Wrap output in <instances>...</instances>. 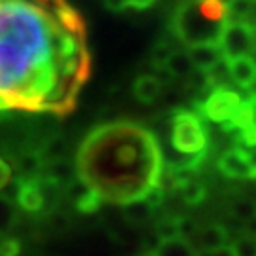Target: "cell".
Returning <instances> with one entry per match:
<instances>
[{"mask_svg": "<svg viewBox=\"0 0 256 256\" xmlns=\"http://www.w3.org/2000/svg\"><path fill=\"white\" fill-rule=\"evenodd\" d=\"M218 169L228 178H254V169L241 148H230L218 160Z\"/></svg>", "mask_w": 256, "mask_h": 256, "instance_id": "7", "label": "cell"}, {"mask_svg": "<svg viewBox=\"0 0 256 256\" xmlns=\"http://www.w3.org/2000/svg\"><path fill=\"white\" fill-rule=\"evenodd\" d=\"M19 205L23 209L30 210V212H36V210L44 209L46 205V196L42 190V184L40 178L32 176V178H25L23 182L19 184Z\"/></svg>", "mask_w": 256, "mask_h": 256, "instance_id": "10", "label": "cell"}, {"mask_svg": "<svg viewBox=\"0 0 256 256\" xmlns=\"http://www.w3.org/2000/svg\"><path fill=\"white\" fill-rule=\"evenodd\" d=\"M10 182V167L8 164L0 158V190Z\"/></svg>", "mask_w": 256, "mask_h": 256, "instance_id": "23", "label": "cell"}, {"mask_svg": "<svg viewBox=\"0 0 256 256\" xmlns=\"http://www.w3.org/2000/svg\"><path fill=\"white\" fill-rule=\"evenodd\" d=\"M92 72L88 28L66 0H0V112H72Z\"/></svg>", "mask_w": 256, "mask_h": 256, "instance_id": "1", "label": "cell"}, {"mask_svg": "<svg viewBox=\"0 0 256 256\" xmlns=\"http://www.w3.org/2000/svg\"><path fill=\"white\" fill-rule=\"evenodd\" d=\"M243 102V97L234 92L228 86H218L207 92L202 102H198V110L203 120H209L212 124H226L236 116Z\"/></svg>", "mask_w": 256, "mask_h": 256, "instance_id": "5", "label": "cell"}, {"mask_svg": "<svg viewBox=\"0 0 256 256\" xmlns=\"http://www.w3.org/2000/svg\"><path fill=\"white\" fill-rule=\"evenodd\" d=\"M228 21V0H182L174 10L171 30L186 46L216 44Z\"/></svg>", "mask_w": 256, "mask_h": 256, "instance_id": "3", "label": "cell"}, {"mask_svg": "<svg viewBox=\"0 0 256 256\" xmlns=\"http://www.w3.org/2000/svg\"><path fill=\"white\" fill-rule=\"evenodd\" d=\"M156 209L150 203L142 198V200H135L124 205V218L128 220L129 224H144L154 216Z\"/></svg>", "mask_w": 256, "mask_h": 256, "instance_id": "15", "label": "cell"}, {"mask_svg": "<svg viewBox=\"0 0 256 256\" xmlns=\"http://www.w3.org/2000/svg\"><path fill=\"white\" fill-rule=\"evenodd\" d=\"M176 192L180 194V198H182V202L186 205H202L205 202V198H207V188H205V184H202L200 180H196V178H188V180H184L178 188H176Z\"/></svg>", "mask_w": 256, "mask_h": 256, "instance_id": "16", "label": "cell"}, {"mask_svg": "<svg viewBox=\"0 0 256 256\" xmlns=\"http://www.w3.org/2000/svg\"><path fill=\"white\" fill-rule=\"evenodd\" d=\"M171 146L180 154H202L209 148V131L202 114L178 110L171 120Z\"/></svg>", "mask_w": 256, "mask_h": 256, "instance_id": "4", "label": "cell"}, {"mask_svg": "<svg viewBox=\"0 0 256 256\" xmlns=\"http://www.w3.org/2000/svg\"><path fill=\"white\" fill-rule=\"evenodd\" d=\"M14 220V207L8 202L0 200V230H8Z\"/></svg>", "mask_w": 256, "mask_h": 256, "instance_id": "21", "label": "cell"}, {"mask_svg": "<svg viewBox=\"0 0 256 256\" xmlns=\"http://www.w3.org/2000/svg\"><path fill=\"white\" fill-rule=\"evenodd\" d=\"M156 256H198V250L184 238L162 239L154 248Z\"/></svg>", "mask_w": 256, "mask_h": 256, "instance_id": "13", "label": "cell"}, {"mask_svg": "<svg viewBox=\"0 0 256 256\" xmlns=\"http://www.w3.org/2000/svg\"><path fill=\"white\" fill-rule=\"evenodd\" d=\"M209 256H234V252L230 250V247H224V248H220V250H216V252H212V254Z\"/></svg>", "mask_w": 256, "mask_h": 256, "instance_id": "25", "label": "cell"}, {"mask_svg": "<svg viewBox=\"0 0 256 256\" xmlns=\"http://www.w3.org/2000/svg\"><path fill=\"white\" fill-rule=\"evenodd\" d=\"M198 224L192 218H186V216H178V236L184 239H194L198 234Z\"/></svg>", "mask_w": 256, "mask_h": 256, "instance_id": "20", "label": "cell"}, {"mask_svg": "<svg viewBox=\"0 0 256 256\" xmlns=\"http://www.w3.org/2000/svg\"><path fill=\"white\" fill-rule=\"evenodd\" d=\"M190 59H192L194 68L198 70H210L216 63L224 59L222 50H220L218 42L216 44H198V46H190Z\"/></svg>", "mask_w": 256, "mask_h": 256, "instance_id": "11", "label": "cell"}, {"mask_svg": "<svg viewBox=\"0 0 256 256\" xmlns=\"http://www.w3.org/2000/svg\"><path fill=\"white\" fill-rule=\"evenodd\" d=\"M164 66L169 70V74L173 78H188L190 72L194 70L190 55L186 52H174V50L167 55V59L164 61Z\"/></svg>", "mask_w": 256, "mask_h": 256, "instance_id": "14", "label": "cell"}, {"mask_svg": "<svg viewBox=\"0 0 256 256\" xmlns=\"http://www.w3.org/2000/svg\"><path fill=\"white\" fill-rule=\"evenodd\" d=\"M162 92H164V84L158 80L156 74H140L133 84L135 99L144 104H152L158 101Z\"/></svg>", "mask_w": 256, "mask_h": 256, "instance_id": "12", "label": "cell"}, {"mask_svg": "<svg viewBox=\"0 0 256 256\" xmlns=\"http://www.w3.org/2000/svg\"><path fill=\"white\" fill-rule=\"evenodd\" d=\"M250 97H252V101L256 102V90H254V92H252V93H250Z\"/></svg>", "mask_w": 256, "mask_h": 256, "instance_id": "28", "label": "cell"}, {"mask_svg": "<svg viewBox=\"0 0 256 256\" xmlns=\"http://www.w3.org/2000/svg\"><path fill=\"white\" fill-rule=\"evenodd\" d=\"M154 236L160 241L162 239H171V238H180L178 236V216H164L156 222L154 226Z\"/></svg>", "mask_w": 256, "mask_h": 256, "instance_id": "17", "label": "cell"}, {"mask_svg": "<svg viewBox=\"0 0 256 256\" xmlns=\"http://www.w3.org/2000/svg\"><path fill=\"white\" fill-rule=\"evenodd\" d=\"M104 6L112 12H122L128 8V0H104Z\"/></svg>", "mask_w": 256, "mask_h": 256, "instance_id": "24", "label": "cell"}, {"mask_svg": "<svg viewBox=\"0 0 256 256\" xmlns=\"http://www.w3.org/2000/svg\"><path fill=\"white\" fill-rule=\"evenodd\" d=\"M230 212L241 222H248L250 218L256 216V203L252 200H247V198H239V200L232 203Z\"/></svg>", "mask_w": 256, "mask_h": 256, "instance_id": "19", "label": "cell"}, {"mask_svg": "<svg viewBox=\"0 0 256 256\" xmlns=\"http://www.w3.org/2000/svg\"><path fill=\"white\" fill-rule=\"evenodd\" d=\"M218 46L226 59L250 55L256 46V27L245 19H228L220 32Z\"/></svg>", "mask_w": 256, "mask_h": 256, "instance_id": "6", "label": "cell"}, {"mask_svg": "<svg viewBox=\"0 0 256 256\" xmlns=\"http://www.w3.org/2000/svg\"><path fill=\"white\" fill-rule=\"evenodd\" d=\"M238 148H241L245 156L248 158V162L252 165V169H254V174H256V142H250V144H236Z\"/></svg>", "mask_w": 256, "mask_h": 256, "instance_id": "22", "label": "cell"}, {"mask_svg": "<svg viewBox=\"0 0 256 256\" xmlns=\"http://www.w3.org/2000/svg\"><path fill=\"white\" fill-rule=\"evenodd\" d=\"M137 256H156V252L154 250H144V252H140V254H137Z\"/></svg>", "mask_w": 256, "mask_h": 256, "instance_id": "26", "label": "cell"}, {"mask_svg": "<svg viewBox=\"0 0 256 256\" xmlns=\"http://www.w3.org/2000/svg\"><path fill=\"white\" fill-rule=\"evenodd\" d=\"M228 61V70L232 82L239 86L241 90H252L256 86V63L252 61L250 55H241Z\"/></svg>", "mask_w": 256, "mask_h": 256, "instance_id": "8", "label": "cell"}, {"mask_svg": "<svg viewBox=\"0 0 256 256\" xmlns=\"http://www.w3.org/2000/svg\"><path fill=\"white\" fill-rule=\"evenodd\" d=\"M196 243H198V248L203 254H212L220 248L228 247L230 245V234L226 226L222 224H210L207 228L198 230L196 234Z\"/></svg>", "mask_w": 256, "mask_h": 256, "instance_id": "9", "label": "cell"}, {"mask_svg": "<svg viewBox=\"0 0 256 256\" xmlns=\"http://www.w3.org/2000/svg\"><path fill=\"white\" fill-rule=\"evenodd\" d=\"M234 256H256V236L245 234L228 245Z\"/></svg>", "mask_w": 256, "mask_h": 256, "instance_id": "18", "label": "cell"}, {"mask_svg": "<svg viewBox=\"0 0 256 256\" xmlns=\"http://www.w3.org/2000/svg\"><path fill=\"white\" fill-rule=\"evenodd\" d=\"M250 57H252V61H254V63H256V46H254V50L250 52Z\"/></svg>", "mask_w": 256, "mask_h": 256, "instance_id": "27", "label": "cell"}, {"mask_svg": "<svg viewBox=\"0 0 256 256\" xmlns=\"http://www.w3.org/2000/svg\"><path fill=\"white\" fill-rule=\"evenodd\" d=\"M164 152L150 129L135 122L95 128L76 154V176L102 202L126 205L142 200L164 174Z\"/></svg>", "mask_w": 256, "mask_h": 256, "instance_id": "2", "label": "cell"}]
</instances>
